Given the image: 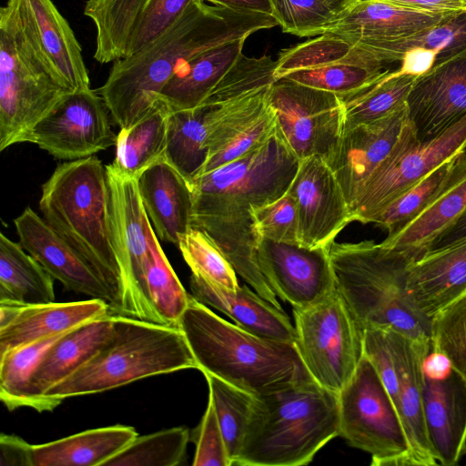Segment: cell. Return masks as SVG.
<instances>
[{
    "label": "cell",
    "instance_id": "cell-6",
    "mask_svg": "<svg viewBox=\"0 0 466 466\" xmlns=\"http://www.w3.org/2000/svg\"><path fill=\"white\" fill-rule=\"evenodd\" d=\"M177 328L203 374L252 395L312 379L296 343L250 333L223 319L192 295Z\"/></svg>",
    "mask_w": 466,
    "mask_h": 466
},
{
    "label": "cell",
    "instance_id": "cell-37",
    "mask_svg": "<svg viewBox=\"0 0 466 466\" xmlns=\"http://www.w3.org/2000/svg\"><path fill=\"white\" fill-rule=\"evenodd\" d=\"M417 76L385 70L375 81L359 91L340 97L344 113L343 131L360 124L387 117L407 105Z\"/></svg>",
    "mask_w": 466,
    "mask_h": 466
},
{
    "label": "cell",
    "instance_id": "cell-23",
    "mask_svg": "<svg viewBox=\"0 0 466 466\" xmlns=\"http://www.w3.org/2000/svg\"><path fill=\"white\" fill-rule=\"evenodd\" d=\"M399 379L396 409L409 444L411 466H435L423 404V362L431 350V341H414L390 329Z\"/></svg>",
    "mask_w": 466,
    "mask_h": 466
},
{
    "label": "cell",
    "instance_id": "cell-43",
    "mask_svg": "<svg viewBox=\"0 0 466 466\" xmlns=\"http://www.w3.org/2000/svg\"><path fill=\"white\" fill-rule=\"evenodd\" d=\"M458 155L440 165L395 198L372 219L371 223L385 228L388 234H392L417 218L441 190Z\"/></svg>",
    "mask_w": 466,
    "mask_h": 466
},
{
    "label": "cell",
    "instance_id": "cell-18",
    "mask_svg": "<svg viewBox=\"0 0 466 466\" xmlns=\"http://www.w3.org/2000/svg\"><path fill=\"white\" fill-rule=\"evenodd\" d=\"M418 138H434L466 116V49L417 76L407 97Z\"/></svg>",
    "mask_w": 466,
    "mask_h": 466
},
{
    "label": "cell",
    "instance_id": "cell-52",
    "mask_svg": "<svg viewBox=\"0 0 466 466\" xmlns=\"http://www.w3.org/2000/svg\"><path fill=\"white\" fill-rule=\"evenodd\" d=\"M192 437L196 445L194 466L232 465L214 406L209 400Z\"/></svg>",
    "mask_w": 466,
    "mask_h": 466
},
{
    "label": "cell",
    "instance_id": "cell-51",
    "mask_svg": "<svg viewBox=\"0 0 466 466\" xmlns=\"http://www.w3.org/2000/svg\"><path fill=\"white\" fill-rule=\"evenodd\" d=\"M193 1L147 0L133 33L128 56L144 49L173 26Z\"/></svg>",
    "mask_w": 466,
    "mask_h": 466
},
{
    "label": "cell",
    "instance_id": "cell-14",
    "mask_svg": "<svg viewBox=\"0 0 466 466\" xmlns=\"http://www.w3.org/2000/svg\"><path fill=\"white\" fill-rule=\"evenodd\" d=\"M109 111L97 90H75L66 95L29 131L32 143L55 158L80 159L115 146Z\"/></svg>",
    "mask_w": 466,
    "mask_h": 466
},
{
    "label": "cell",
    "instance_id": "cell-49",
    "mask_svg": "<svg viewBox=\"0 0 466 466\" xmlns=\"http://www.w3.org/2000/svg\"><path fill=\"white\" fill-rule=\"evenodd\" d=\"M284 33L299 37L323 35L337 15L323 0H270Z\"/></svg>",
    "mask_w": 466,
    "mask_h": 466
},
{
    "label": "cell",
    "instance_id": "cell-39",
    "mask_svg": "<svg viewBox=\"0 0 466 466\" xmlns=\"http://www.w3.org/2000/svg\"><path fill=\"white\" fill-rule=\"evenodd\" d=\"M147 286L162 324L177 328L190 295L186 292L171 267L152 226L148 229Z\"/></svg>",
    "mask_w": 466,
    "mask_h": 466
},
{
    "label": "cell",
    "instance_id": "cell-9",
    "mask_svg": "<svg viewBox=\"0 0 466 466\" xmlns=\"http://www.w3.org/2000/svg\"><path fill=\"white\" fill-rule=\"evenodd\" d=\"M339 437L371 456L373 466H411L398 411L375 368L363 354L338 393Z\"/></svg>",
    "mask_w": 466,
    "mask_h": 466
},
{
    "label": "cell",
    "instance_id": "cell-20",
    "mask_svg": "<svg viewBox=\"0 0 466 466\" xmlns=\"http://www.w3.org/2000/svg\"><path fill=\"white\" fill-rule=\"evenodd\" d=\"M449 14L413 10L384 0L358 2L337 15L325 33L347 42L368 62L384 66L370 61L367 54L386 42L405 38L431 27Z\"/></svg>",
    "mask_w": 466,
    "mask_h": 466
},
{
    "label": "cell",
    "instance_id": "cell-54",
    "mask_svg": "<svg viewBox=\"0 0 466 466\" xmlns=\"http://www.w3.org/2000/svg\"><path fill=\"white\" fill-rule=\"evenodd\" d=\"M437 52L426 48H413L405 53L400 74L419 76L430 70L435 63Z\"/></svg>",
    "mask_w": 466,
    "mask_h": 466
},
{
    "label": "cell",
    "instance_id": "cell-48",
    "mask_svg": "<svg viewBox=\"0 0 466 466\" xmlns=\"http://www.w3.org/2000/svg\"><path fill=\"white\" fill-rule=\"evenodd\" d=\"M351 46L339 37L323 34L301 44L282 49L277 59L275 78L289 73L343 63Z\"/></svg>",
    "mask_w": 466,
    "mask_h": 466
},
{
    "label": "cell",
    "instance_id": "cell-11",
    "mask_svg": "<svg viewBox=\"0 0 466 466\" xmlns=\"http://www.w3.org/2000/svg\"><path fill=\"white\" fill-rule=\"evenodd\" d=\"M464 151L466 116L427 141L418 138L408 118L392 150L360 191L351 208L353 221L371 223L395 198L440 165Z\"/></svg>",
    "mask_w": 466,
    "mask_h": 466
},
{
    "label": "cell",
    "instance_id": "cell-29",
    "mask_svg": "<svg viewBox=\"0 0 466 466\" xmlns=\"http://www.w3.org/2000/svg\"><path fill=\"white\" fill-rule=\"evenodd\" d=\"M409 292L429 317L466 292V239L425 251L409 269Z\"/></svg>",
    "mask_w": 466,
    "mask_h": 466
},
{
    "label": "cell",
    "instance_id": "cell-53",
    "mask_svg": "<svg viewBox=\"0 0 466 466\" xmlns=\"http://www.w3.org/2000/svg\"><path fill=\"white\" fill-rule=\"evenodd\" d=\"M1 466H33V444L15 435L0 436Z\"/></svg>",
    "mask_w": 466,
    "mask_h": 466
},
{
    "label": "cell",
    "instance_id": "cell-27",
    "mask_svg": "<svg viewBox=\"0 0 466 466\" xmlns=\"http://www.w3.org/2000/svg\"><path fill=\"white\" fill-rule=\"evenodd\" d=\"M113 333V315L89 321L57 339L32 373L26 389V406L45 411L43 397L96 354Z\"/></svg>",
    "mask_w": 466,
    "mask_h": 466
},
{
    "label": "cell",
    "instance_id": "cell-2",
    "mask_svg": "<svg viewBox=\"0 0 466 466\" xmlns=\"http://www.w3.org/2000/svg\"><path fill=\"white\" fill-rule=\"evenodd\" d=\"M277 25L272 15L194 0L157 39L115 61L97 91L115 124L128 127L159 101L160 92L181 65L210 48Z\"/></svg>",
    "mask_w": 466,
    "mask_h": 466
},
{
    "label": "cell",
    "instance_id": "cell-46",
    "mask_svg": "<svg viewBox=\"0 0 466 466\" xmlns=\"http://www.w3.org/2000/svg\"><path fill=\"white\" fill-rule=\"evenodd\" d=\"M431 350L443 353L466 380V292L431 317Z\"/></svg>",
    "mask_w": 466,
    "mask_h": 466
},
{
    "label": "cell",
    "instance_id": "cell-35",
    "mask_svg": "<svg viewBox=\"0 0 466 466\" xmlns=\"http://www.w3.org/2000/svg\"><path fill=\"white\" fill-rule=\"evenodd\" d=\"M213 105L170 111L165 159L189 183L199 174L208 157L207 140Z\"/></svg>",
    "mask_w": 466,
    "mask_h": 466
},
{
    "label": "cell",
    "instance_id": "cell-30",
    "mask_svg": "<svg viewBox=\"0 0 466 466\" xmlns=\"http://www.w3.org/2000/svg\"><path fill=\"white\" fill-rule=\"evenodd\" d=\"M466 210V151L455 163L433 200L413 220L388 234L380 244L402 250L416 258Z\"/></svg>",
    "mask_w": 466,
    "mask_h": 466
},
{
    "label": "cell",
    "instance_id": "cell-60",
    "mask_svg": "<svg viewBox=\"0 0 466 466\" xmlns=\"http://www.w3.org/2000/svg\"><path fill=\"white\" fill-rule=\"evenodd\" d=\"M358 2H364V1H370V0H356Z\"/></svg>",
    "mask_w": 466,
    "mask_h": 466
},
{
    "label": "cell",
    "instance_id": "cell-24",
    "mask_svg": "<svg viewBox=\"0 0 466 466\" xmlns=\"http://www.w3.org/2000/svg\"><path fill=\"white\" fill-rule=\"evenodd\" d=\"M23 25L41 53L72 90L90 88L82 48L52 0H15Z\"/></svg>",
    "mask_w": 466,
    "mask_h": 466
},
{
    "label": "cell",
    "instance_id": "cell-44",
    "mask_svg": "<svg viewBox=\"0 0 466 466\" xmlns=\"http://www.w3.org/2000/svg\"><path fill=\"white\" fill-rule=\"evenodd\" d=\"M177 247L193 274L228 289L239 287L232 265L203 230L191 228L180 237Z\"/></svg>",
    "mask_w": 466,
    "mask_h": 466
},
{
    "label": "cell",
    "instance_id": "cell-47",
    "mask_svg": "<svg viewBox=\"0 0 466 466\" xmlns=\"http://www.w3.org/2000/svg\"><path fill=\"white\" fill-rule=\"evenodd\" d=\"M384 71V69L336 63L316 68L294 71L283 77L343 97L367 86Z\"/></svg>",
    "mask_w": 466,
    "mask_h": 466
},
{
    "label": "cell",
    "instance_id": "cell-38",
    "mask_svg": "<svg viewBox=\"0 0 466 466\" xmlns=\"http://www.w3.org/2000/svg\"><path fill=\"white\" fill-rule=\"evenodd\" d=\"M437 52L436 62L443 61L466 49V9L445 15L439 23L405 38L386 42L369 52L366 57L386 65L401 62L413 48Z\"/></svg>",
    "mask_w": 466,
    "mask_h": 466
},
{
    "label": "cell",
    "instance_id": "cell-12",
    "mask_svg": "<svg viewBox=\"0 0 466 466\" xmlns=\"http://www.w3.org/2000/svg\"><path fill=\"white\" fill-rule=\"evenodd\" d=\"M113 232L124 288L117 315L162 324L147 286L148 229L151 226L140 197L137 180L106 165Z\"/></svg>",
    "mask_w": 466,
    "mask_h": 466
},
{
    "label": "cell",
    "instance_id": "cell-55",
    "mask_svg": "<svg viewBox=\"0 0 466 466\" xmlns=\"http://www.w3.org/2000/svg\"><path fill=\"white\" fill-rule=\"evenodd\" d=\"M388 3L423 12L449 14L466 9V0H384Z\"/></svg>",
    "mask_w": 466,
    "mask_h": 466
},
{
    "label": "cell",
    "instance_id": "cell-32",
    "mask_svg": "<svg viewBox=\"0 0 466 466\" xmlns=\"http://www.w3.org/2000/svg\"><path fill=\"white\" fill-rule=\"evenodd\" d=\"M137 436L133 427L114 425L33 444V466H103Z\"/></svg>",
    "mask_w": 466,
    "mask_h": 466
},
{
    "label": "cell",
    "instance_id": "cell-59",
    "mask_svg": "<svg viewBox=\"0 0 466 466\" xmlns=\"http://www.w3.org/2000/svg\"><path fill=\"white\" fill-rule=\"evenodd\" d=\"M339 15L357 4L356 0H323Z\"/></svg>",
    "mask_w": 466,
    "mask_h": 466
},
{
    "label": "cell",
    "instance_id": "cell-26",
    "mask_svg": "<svg viewBox=\"0 0 466 466\" xmlns=\"http://www.w3.org/2000/svg\"><path fill=\"white\" fill-rule=\"evenodd\" d=\"M145 211L157 237L177 246L191 228L193 198L189 182L165 157L137 178Z\"/></svg>",
    "mask_w": 466,
    "mask_h": 466
},
{
    "label": "cell",
    "instance_id": "cell-4",
    "mask_svg": "<svg viewBox=\"0 0 466 466\" xmlns=\"http://www.w3.org/2000/svg\"><path fill=\"white\" fill-rule=\"evenodd\" d=\"M339 434V396L313 379L253 395L234 465L301 466Z\"/></svg>",
    "mask_w": 466,
    "mask_h": 466
},
{
    "label": "cell",
    "instance_id": "cell-17",
    "mask_svg": "<svg viewBox=\"0 0 466 466\" xmlns=\"http://www.w3.org/2000/svg\"><path fill=\"white\" fill-rule=\"evenodd\" d=\"M269 86L213 105L208 157L198 176L258 149L278 133L277 116L268 97Z\"/></svg>",
    "mask_w": 466,
    "mask_h": 466
},
{
    "label": "cell",
    "instance_id": "cell-56",
    "mask_svg": "<svg viewBox=\"0 0 466 466\" xmlns=\"http://www.w3.org/2000/svg\"><path fill=\"white\" fill-rule=\"evenodd\" d=\"M464 239H466V210L431 244L427 250L441 248Z\"/></svg>",
    "mask_w": 466,
    "mask_h": 466
},
{
    "label": "cell",
    "instance_id": "cell-33",
    "mask_svg": "<svg viewBox=\"0 0 466 466\" xmlns=\"http://www.w3.org/2000/svg\"><path fill=\"white\" fill-rule=\"evenodd\" d=\"M55 301L54 279L24 249L0 234V304L30 305Z\"/></svg>",
    "mask_w": 466,
    "mask_h": 466
},
{
    "label": "cell",
    "instance_id": "cell-42",
    "mask_svg": "<svg viewBox=\"0 0 466 466\" xmlns=\"http://www.w3.org/2000/svg\"><path fill=\"white\" fill-rule=\"evenodd\" d=\"M66 333L0 355V400L10 410L26 406V389L32 373L51 346Z\"/></svg>",
    "mask_w": 466,
    "mask_h": 466
},
{
    "label": "cell",
    "instance_id": "cell-31",
    "mask_svg": "<svg viewBox=\"0 0 466 466\" xmlns=\"http://www.w3.org/2000/svg\"><path fill=\"white\" fill-rule=\"evenodd\" d=\"M245 41L242 38L219 45L181 65L163 87L158 99L170 111L202 105L243 54Z\"/></svg>",
    "mask_w": 466,
    "mask_h": 466
},
{
    "label": "cell",
    "instance_id": "cell-3",
    "mask_svg": "<svg viewBox=\"0 0 466 466\" xmlns=\"http://www.w3.org/2000/svg\"><path fill=\"white\" fill-rule=\"evenodd\" d=\"M39 209L47 224L92 268L120 309L124 279L112 223L106 167L96 156L58 165L42 185Z\"/></svg>",
    "mask_w": 466,
    "mask_h": 466
},
{
    "label": "cell",
    "instance_id": "cell-58",
    "mask_svg": "<svg viewBox=\"0 0 466 466\" xmlns=\"http://www.w3.org/2000/svg\"><path fill=\"white\" fill-rule=\"evenodd\" d=\"M215 5H220L235 10L253 11L273 15L270 0H200Z\"/></svg>",
    "mask_w": 466,
    "mask_h": 466
},
{
    "label": "cell",
    "instance_id": "cell-5",
    "mask_svg": "<svg viewBox=\"0 0 466 466\" xmlns=\"http://www.w3.org/2000/svg\"><path fill=\"white\" fill-rule=\"evenodd\" d=\"M329 256L336 289L362 331L386 329L414 341L431 342V318L409 292L413 255L363 240L334 241Z\"/></svg>",
    "mask_w": 466,
    "mask_h": 466
},
{
    "label": "cell",
    "instance_id": "cell-19",
    "mask_svg": "<svg viewBox=\"0 0 466 466\" xmlns=\"http://www.w3.org/2000/svg\"><path fill=\"white\" fill-rule=\"evenodd\" d=\"M407 120L406 105L387 117L346 129L323 157L339 181L350 210L363 185L392 150Z\"/></svg>",
    "mask_w": 466,
    "mask_h": 466
},
{
    "label": "cell",
    "instance_id": "cell-15",
    "mask_svg": "<svg viewBox=\"0 0 466 466\" xmlns=\"http://www.w3.org/2000/svg\"><path fill=\"white\" fill-rule=\"evenodd\" d=\"M329 248H312L299 243L258 238L256 258L276 296L293 309H304L324 299L336 289Z\"/></svg>",
    "mask_w": 466,
    "mask_h": 466
},
{
    "label": "cell",
    "instance_id": "cell-57",
    "mask_svg": "<svg viewBox=\"0 0 466 466\" xmlns=\"http://www.w3.org/2000/svg\"><path fill=\"white\" fill-rule=\"evenodd\" d=\"M451 370L449 359L443 353L432 350L423 362L424 375L432 379L445 377Z\"/></svg>",
    "mask_w": 466,
    "mask_h": 466
},
{
    "label": "cell",
    "instance_id": "cell-16",
    "mask_svg": "<svg viewBox=\"0 0 466 466\" xmlns=\"http://www.w3.org/2000/svg\"><path fill=\"white\" fill-rule=\"evenodd\" d=\"M288 191L297 203L300 245L329 248L339 233L353 222L344 192L322 157L299 159Z\"/></svg>",
    "mask_w": 466,
    "mask_h": 466
},
{
    "label": "cell",
    "instance_id": "cell-34",
    "mask_svg": "<svg viewBox=\"0 0 466 466\" xmlns=\"http://www.w3.org/2000/svg\"><path fill=\"white\" fill-rule=\"evenodd\" d=\"M170 110L162 101L132 126L120 128L113 167L121 175L137 178L165 156Z\"/></svg>",
    "mask_w": 466,
    "mask_h": 466
},
{
    "label": "cell",
    "instance_id": "cell-8",
    "mask_svg": "<svg viewBox=\"0 0 466 466\" xmlns=\"http://www.w3.org/2000/svg\"><path fill=\"white\" fill-rule=\"evenodd\" d=\"M23 25L15 0L0 9V151L25 143L32 127L72 92Z\"/></svg>",
    "mask_w": 466,
    "mask_h": 466
},
{
    "label": "cell",
    "instance_id": "cell-21",
    "mask_svg": "<svg viewBox=\"0 0 466 466\" xmlns=\"http://www.w3.org/2000/svg\"><path fill=\"white\" fill-rule=\"evenodd\" d=\"M14 225L24 249L66 289L110 305V295L99 277L43 217L27 207L14 219Z\"/></svg>",
    "mask_w": 466,
    "mask_h": 466
},
{
    "label": "cell",
    "instance_id": "cell-1",
    "mask_svg": "<svg viewBox=\"0 0 466 466\" xmlns=\"http://www.w3.org/2000/svg\"><path fill=\"white\" fill-rule=\"evenodd\" d=\"M299 159L278 132L258 149L196 177L192 228L206 232L248 284L262 279L250 210L289 189Z\"/></svg>",
    "mask_w": 466,
    "mask_h": 466
},
{
    "label": "cell",
    "instance_id": "cell-10",
    "mask_svg": "<svg viewBox=\"0 0 466 466\" xmlns=\"http://www.w3.org/2000/svg\"><path fill=\"white\" fill-rule=\"evenodd\" d=\"M296 346L311 378L339 393L363 355V331L335 289L319 302L293 309Z\"/></svg>",
    "mask_w": 466,
    "mask_h": 466
},
{
    "label": "cell",
    "instance_id": "cell-41",
    "mask_svg": "<svg viewBox=\"0 0 466 466\" xmlns=\"http://www.w3.org/2000/svg\"><path fill=\"white\" fill-rule=\"evenodd\" d=\"M204 376L209 390L208 400L214 406L234 465L246 432L253 395L213 375Z\"/></svg>",
    "mask_w": 466,
    "mask_h": 466
},
{
    "label": "cell",
    "instance_id": "cell-13",
    "mask_svg": "<svg viewBox=\"0 0 466 466\" xmlns=\"http://www.w3.org/2000/svg\"><path fill=\"white\" fill-rule=\"evenodd\" d=\"M268 97L278 131L299 159L329 154L344 127L339 96L281 77L270 85Z\"/></svg>",
    "mask_w": 466,
    "mask_h": 466
},
{
    "label": "cell",
    "instance_id": "cell-22",
    "mask_svg": "<svg viewBox=\"0 0 466 466\" xmlns=\"http://www.w3.org/2000/svg\"><path fill=\"white\" fill-rule=\"evenodd\" d=\"M110 314L106 301L92 298L63 303L0 304V355Z\"/></svg>",
    "mask_w": 466,
    "mask_h": 466
},
{
    "label": "cell",
    "instance_id": "cell-25",
    "mask_svg": "<svg viewBox=\"0 0 466 466\" xmlns=\"http://www.w3.org/2000/svg\"><path fill=\"white\" fill-rule=\"evenodd\" d=\"M423 404L438 465H456L466 453V380L453 368L440 379L424 375Z\"/></svg>",
    "mask_w": 466,
    "mask_h": 466
},
{
    "label": "cell",
    "instance_id": "cell-45",
    "mask_svg": "<svg viewBox=\"0 0 466 466\" xmlns=\"http://www.w3.org/2000/svg\"><path fill=\"white\" fill-rule=\"evenodd\" d=\"M276 68L277 60L268 56L257 58L242 54L202 105H219L270 86L276 80Z\"/></svg>",
    "mask_w": 466,
    "mask_h": 466
},
{
    "label": "cell",
    "instance_id": "cell-7",
    "mask_svg": "<svg viewBox=\"0 0 466 466\" xmlns=\"http://www.w3.org/2000/svg\"><path fill=\"white\" fill-rule=\"evenodd\" d=\"M186 369H198V365L180 329L113 315L110 339L83 366L45 393L44 410H53L67 398L96 394Z\"/></svg>",
    "mask_w": 466,
    "mask_h": 466
},
{
    "label": "cell",
    "instance_id": "cell-50",
    "mask_svg": "<svg viewBox=\"0 0 466 466\" xmlns=\"http://www.w3.org/2000/svg\"><path fill=\"white\" fill-rule=\"evenodd\" d=\"M250 213L258 239L299 243L298 208L289 191L271 203L253 208Z\"/></svg>",
    "mask_w": 466,
    "mask_h": 466
},
{
    "label": "cell",
    "instance_id": "cell-28",
    "mask_svg": "<svg viewBox=\"0 0 466 466\" xmlns=\"http://www.w3.org/2000/svg\"><path fill=\"white\" fill-rule=\"evenodd\" d=\"M192 296L199 302L221 311L236 325L258 336L296 343L295 326L283 309L263 299L248 286L228 289L191 274Z\"/></svg>",
    "mask_w": 466,
    "mask_h": 466
},
{
    "label": "cell",
    "instance_id": "cell-36",
    "mask_svg": "<svg viewBox=\"0 0 466 466\" xmlns=\"http://www.w3.org/2000/svg\"><path fill=\"white\" fill-rule=\"evenodd\" d=\"M147 1H86L84 14L96 26L94 57L97 62L107 64L128 56L132 35Z\"/></svg>",
    "mask_w": 466,
    "mask_h": 466
},
{
    "label": "cell",
    "instance_id": "cell-40",
    "mask_svg": "<svg viewBox=\"0 0 466 466\" xmlns=\"http://www.w3.org/2000/svg\"><path fill=\"white\" fill-rule=\"evenodd\" d=\"M189 431L175 427L137 437L103 466H175L182 462Z\"/></svg>",
    "mask_w": 466,
    "mask_h": 466
}]
</instances>
